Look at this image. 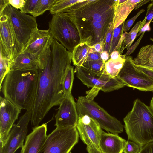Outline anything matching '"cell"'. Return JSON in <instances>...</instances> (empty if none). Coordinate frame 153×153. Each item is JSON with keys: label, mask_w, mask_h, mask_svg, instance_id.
Listing matches in <instances>:
<instances>
[{"label": "cell", "mask_w": 153, "mask_h": 153, "mask_svg": "<svg viewBox=\"0 0 153 153\" xmlns=\"http://www.w3.org/2000/svg\"><path fill=\"white\" fill-rule=\"evenodd\" d=\"M145 10L144 9H141L134 16L125 21L123 28V32H127V31H128L138 17Z\"/></svg>", "instance_id": "836d02e7"}, {"label": "cell", "mask_w": 153, "mask_h": 153, "mask_svg": "<svg viewBox=\"0 0 153 153\" xmlns=\"http://www.w3.org/2000/svg\"><path fill=\"white\" fill-rule=\"evenodd\" d=\"M53 39L49 29L43 30L36 28L32 30L22 52H28L38 58L39 55L52 44Z\"/></svg>", "instance_id": "2e32d148"}, {"label": "cell", "mask_w": 153, "mask_h": 153, "mask_svg": "<svg viewBox=\"0 0 153 153\" xmlns=\"http://www.w3.org/2000/svg\"><path fill=\"white\" fill-rule=\"evenodd\" d=\"M55 116L57 128L76 127L79 119L76 104L72 95L65 96Z\"/></svg>", "instance_id": "4fadbf2b"}, {"label": "cell", "mask_w": 153, "mask_h": 153, "mask_svg": "<svg viewBox=\"0 0 153 153\" xmlns=\"http://www.w3.org/2000/svg\"><path fill=\"white\" fill-rule=\"evenodd\" d=\"M76 127L82 140L91 142L98 149L100 136L103 131L98 124L87 115L79 117Z\"/></svg>", "instance_id": "9a60e30c"}, {"label": "cell", "mask_w": 153, "mask_h": 153, "mask_svg": "<svg viewBox=\"0 0 153 153\" xmlns=\"http://www.w3.org/2000/svg\"><path fill=\"white\" fill-rule=\"evenodd\" d=\"M38 78L37 70H10L2 82L0 91L4 97L21 109L31 111Z\"/></svg>", "instance_id": "3957f363"}, {"label": "cell", "mask_w": 153, "mask_h": 153, "mask_svg": "<svg viewBox=\"0 0 153 153\" xmlns=\"http://www.w3.org/2000/svg\"><path fill=\"white\" fill-rule=\"evenodd\" d=\"M148 6L147 10L146 16V23L152 21L153 19V0Z\"/></svg>", "instance_id": "74e56055"}, {"label": "cell", "mask_w": 153, "mask_h": 153, "mask_svg": "<svg viewBox=\"0 0 153 153\" xmlns=\"http://www.w3.org/2000/svg\"><path fill=\"white\" fill-rule=\"evenodd\" d=\"M25 0H9L10 4L15 8L21 10L23 7Z\"/></svg>", "instance_id": "d590c367"}, {"label": "cell", "mask_w": 153, "mask_h": 153, "mask_svg": "<svg viewBox=\"0 0 153 153\" xmlns=\"http://www.w3.org/2000/svg\"><path fill=\"white\" fill-rule=\"evenodd\" d=\"M91 47L93 48L96 52L100 53L103 51L102 45L101 43H97Z\"/></svg>", "instance_id": "ee69618b"}, {"label": "cell", "mask_w": 153, "mask_h": 153, "mask_svg": "<svg viewBox=\"0 0 153 153\" xmlns=\"http://www.w3.org/2000/svg\"><path fill=\"white\" fill-rule=\"evenodd\" d=\"M9 4V0H0V15L2 14L4 9Z\"/></svg>", "instance_id": "60d3db41"}, {"label": "cell", "mask_w": 153, "mask_h": 153, "mask_svg": "<svg viewBox=\"0 0 153 153\" xmlns=\"http://www.w3.org/2000/svg\"><path fill=\"white\" fill-rule=\"evenodd\" d=\"M132 61L137 66L153 71V45L142 47Z\"/></svg>", "instance_id": "44dd1931"}, {"label": "cell", "mask_w": 153, "mask_h": 153, "mask_svg": "<svg viewBox=\"0 0 153 153\" xmlns=\"http://www.w3.org/2000/svg\"><path fill=\"white\" fill-rule=\"evenodd\" d=\"M72 56V52L54 39L38 56L37 86L30 121L33 127L39 126L49 111L65 97L62 82Z\"/></svg>", "instance_id": "6da1fadb"}, {"label": "cell", "mask_w": 153, "mask_h": 153, "mask_svg": "<svg viewBox=\"0 0 153 153\" xmlns=\"http://www.w3.org/2000/svg\"><path fill=\"white\" fill-rule=\"evenodd\" d=\"M124 22L118 27L114 29L110 47L109 55L110 56L111 53L116 47L123 34V28Z\"/></svg>", "instance_id": "f546056e"}, {"label": "cell", "mask_w": 153, "mask_h": 153, "mask_svg": "<svg viewBox=\"0 0 153 153\" xmlns=\"http://www.w3.org/2000/svg\"><path fill=\"white\" fill-rule=\"evenodd\" d=\"M74 76V67L71 65L66 70L62 82V88L65 96L71 94Z\"/></svg>", "instance_id": "4316f807"}, {"label": "cell", "mask_w": 153, "mask_h": 153, "mask_svg": "<svg viewBox=\"0 0 153 153\" xmlns=\"http://www.w3.org/2000/svg\"><path fill=\"white\" fill-rule=\"evenodd\" d=\"M75 71L77 78L88 88L108 92L126 86L117 76L111 78L105 72L95 74L81 66H76Z\"/></svg>", "instance_id": "9c48e42d"}, {"label": "cell", "mask_w": 153, "mask_h": 153, "mask_svg": "<svg viewBox=\"0 0 153 153\" xmlns=\"http://www.w3.org/2000/svg\"><path fill=\"white\" fill-rule=\"evenodd\" d=\"M0 90L3 81L10 70V60L7 54L0 45Z\"/></svg>", "instance_id": "cb8c5ba5"}, {"label": "cell", "mask_w": 153, "mask_h": 153, "mask_svg": "<svg viewBox=\"0 0 153 153\" xmlns=\"http://www.w3.org/2000/svg\"><path fill=\"white\" fill-rule=\"evenodd\" d=\"M145 33V32L143 33L137 41L132 46L130 47L126 53L124 54L125 56H129L133 52L139 44Z\"/></svg>", "instance_id": "8d00e7d4"}, {"label": "cell", "mask_w": 153, "mask_h": 153, "mask_svg": "<svg viewBox=\"0 0 153 153\" xmlns=\"http://www.w3.org/2000/svg\"><path fill=\"white\" fill-rule=\"evenodd\" d=\"M86 0H56L49 10L50 13L53 15L63 12L69 7L75 4L82 2Z\"/></svg>", "instance_id": "484cf974"}, {"label": "cell", "mask_w": 153, "mask_h": 153, "mask_svg": "<svg viewBox=\"0 0 153 153\" xmlns=\"http://www.w3.org/2000/svg\"><path fill=\"white\" fill-rule=\"evenodd\" d=\"M150 40L153 42V38H150Z\"/></svg>", "instance_id": "c3c4849f"}, {"label": "cell", "mask_w": 153, "mask_h": 153, "mask_svg": "<svg viewBox=\"0 0 153 153\" xmlns=\"http://www.w3.org/2000/svg\"><path fill=\"white\" fill-rule=\"evenodd\" d=\"M105 62L102 59L86 61L82 66L91 72L97 74H101L105 72Z\"/></svg>", "instance_id": "83f0119b"}, {"label": "cell", "mask_w": 153, "mask_h": 153, "mask_svg": "<svg viewBox=\"0 0 153 153\" xmlns=\"http://www.w3.org/2000/svg\"><path fill=\"white\" fill-rule=\"evenodd\" d=\"M100 55L101 59L105 62L110 59L109 53L106 51H103L100 53Z\"/></svg>", "instance_id": "7bdbcfd3"}, {"label": "cell", "mask_w": 153, "mask_h": 153, "mask_svg": "<svg viewBox=\"0 0 153 153\" xmlns=\"http://www.w3.org/2000/svg\"><path fill=\"white\" fill-rule=\"evenodd\" d=\"M126 142L118 134L103 131L100 136L99 148L102 153H123Z\"/></svg>", "instance_id": "ac0fdd59"}, {"label": "cell", "mask_w": 153, "mask_h": 153, "mask_svg": "<svg viewBox=\"0 0 153 153\" xmlns=\"http://www.w3.org/2000/svg\"><path fill=\"white\" fill-rule=\"evenodd\" d=\"M0 45L8 55L10 64L22 53L23 48L16 37L10 20L7 15H0Z\"/></svg>", "instance_id": "7c38bea8"}, {"label": "cell", "mask_w": 153, "mask_h": 153, "mask_svg": "<svg viewBox=\"0 0 153 153\" xmlns=\"http://www.w3.org/2000/svg\"><path fill=\"white\" fill-rule=\"evenodd\" d=\"M122 55L120 51H114L111 54L110 59H118Z\"/></svg>", "instance_id": "f6af8a7d"}, {"label": "cell", "mask_w": 153, "mask_h": 153, "mask_svg": "<svg viewBox=\"0 0 153 153\" xmlns=\"http://www.w3.org/2000/svg\"><path fill=\"white\" fill-rule=\"evenodd\" d=\"M31 112L26 111L21 116L9 133L6 139L0 142V153H14L19 148H22L27 136Z\"/></svg>", "instance_id": "8fae6325"}, {"label": "cell", "mask_w": 153, "mask_h": 153, "mask_svg": "<svg viewBox=\"0 0 153 153\" xmlns=\"http://www.w3.org/2000/svg\"><path fill=\"white\" fill-rule=\"evenodd\" d=\"M47 129L46 123L33 127L27 136L20 153H39L47 137Z\"/></svg>", "instance_id": "e0dca14e"}, {"label": "cell", "mask_w": 153, "mask_h": 153, "mask_svg": "<svg viewBox=\"0 0 153 153\" xmlns=\"http://www.w3.org/2000/svg\"><path fill=\"white\" fill-rule=\"evenodd\" d=\"M150 0H143L142 2H140L138 3L136 7L135 8V10L137 9L140 7L141 6H142L143 5L145 4L146 3H148V2L150 1Z\"/></svg>", "instance_id": "bcb514c9"}, {"label": "cell", "mask_w": 153, "mask_h": 153, "mask_svg": "<svg viewBox=\"0 0 153 153\" xmlns=\"http://www.w3.org/2000/svg\"><path fill=\"white\" fill-rule=\"evenodd\" d=\"M76 104L79 117L88 115L108 133L118 134L123 131V126L121 122L88 96L79 97Z\"/></svg>", "instance_id": "8992f818"}, {"label": "cell", "mask_w": 153, "mask_h": 153, "mask_svg": "<svg viewBox=\"0 0 153 153\" xmlns=\"http://www.w3.org/2000/svg\"><path fill=\"white\" fill-rule=\"evenodd\" d=\"M117 0H86L70 7L81 43H102L113 24Z\"/></svg>", "instance_id": "7a4b0ae2"}, {"label": "cell", "mask_w": 153, "mask_h": 153, "mask_svg": "<svg viewBox=\"0 0 153 153\" xmlns=\"http://www.w3.org/2000/svg\"><path fill=\"white\" fill-rule=\"evenodd\" d=\"M56 0H39L33 11L30 14L36 17L42 15L46 11L50 10Z\"/></svg>", "instance_id": "f1b7e54d"}, {"label": "cell", "mask_w": 153, "mask_h": 153, "mask_svg": "<svg viewBox=\"0 0 153 153\" xmlns=\"http://www.w3.org/2000/svg\"><path fill=\"white\" fill-rule=\"evenodd\" d=\"M150 107L151 108L153 112V96L151 100Z\"/></svg>", "instance_id": "7dc6e473"}, {"label": "cell", "mask_w": 153, "mask_h": 153, "mask_svg": "<svg viewBox=\"0 0 153 153\" xmlns=\"http://www.w3.org/2000/svg\"><path fill=\"white\" fill-rule=\"evenodd\" d=\"M146 16L142 22L140 21L137 22L130 31L127 33L123 42V45L125 46V48H126L127 51L131 46L138 33L146 23Z\"/></svg>", "instance_id": "d4e9b609"}, {"label": "cell", "mask_w": 153, "mask_h": 153, "mask_svg": "<svg viewBox=\"0 0 153 153\" xmlns=\"http://www.w3.org/2000/svg\"><path fill=\"white\" fill-rule=\"evenodd\" d=\"M90 46L85 43H81L76 46L72 52V61L76 66H82L86 61Z\"/></svg>", "instance_id": "7402d4cb"}, {"label": "cell", "mask_w": 153, "mask_h": 153, "mask_svg": "<svg viewBox=\"0 0 153 153\" xmlns=\"http://www.w3.org/2000/svg\"><path fill=\"white\" fill-rule=\"evenodd\" d=\"M131 56H126L124 64L117 76L129 87L144 91H153V78L144 68L137 66L132 61Z\"/></svg>", "instance_id": "ba28073f"}, {"label": "cell", "mask_w": 153, "mask_h": 153, "mask_svg": "<svg viewBox=\"0 0 153 153\" xmlns=\"http://www.w3.org/2000/svg\"><path fill=\"white\" fill-rule=\"evenodd\" d=\"M100 53L96 52L93 48L90 47L87 61L101 60Z\"/></svg>", "instance_id": "e575fe53"}, {"label": "cell", "mask_w": 153, "mask_h": 153, "mask_svg": "<svg viewBox=\"0 0 153 153\" xmlns=\"http://www.w3.org/2000/svg\"><path fill=\"white\" fill-rule=\"evenodd\" d=\"M114 29L112 24L102 44L103 51L107 52L109 54Z\"/></svg>", "instance_id": "d6a6232c"}, {"label": "cell", "mask_w": 153, "mask_h": 153, "mask_svg": "<svg viewBox=\"0 0 153 153\" xmlns=\"http://www.w3.org/2000/svg\"><path fill=\"white\" fill-rule=\"evenodd\" d=\"M3 13L9 17L18 40L24 49L32 30L37 27L36 18L22 12L10 4L4 9Z\"/></svg>", "instance_id": "30bf717a"}, {"label": "cell", "mask_w": 153, "mask_h": 153, "mask_svg": "<svg viewBox=\"0 0 153 153\" xmlns=\"http://www.w3.org/2000/svg\"><path fill=\"white\" fill-rule=\"evenodd\" d=\"M48 26L53 38L68 51L72 52L75 47L81 43L70 7L63 12L52 15Z\"/></svg>", "instance_id": "5b68a950"}, {"label": "cell", "mask_w": 153, "mask_h": 153, "mask_svg": "<svg viewBox=\"0 0 153 153\" xmlns=\"http://www.w3.org/2000/svg\"><path fill=\"white\" fill-rule=\"evenodd\" d=\"M141 148L137 143L132 141H127L123 153H139Z\"/></svg>", "instance_id": "1f68e13d"}, {"label": "cell", "mask_w": 153, "mask_h": 153, "mask_svg": "<svg viewBox=\"0 0 153 153\" xmlns=\"http://www.w3.org/2000/svg\"><path fill=\"white\" fill-rule=\"evenodd\" d=\"M143 0H117L113 21L114 28L118 27L127 18L137 4Z\"/></svg>", "instance_id": "d6986e66"}, {"label": "cell", "mask_w": 153, "mask_h": 153, "mask_svg": "<svg viewBox=\"0 0 153 153\" xmlns=\"http://www.w3.org/2000/svg\"><path fill=\"white\" fill-rule=\"evenodd\" d=\"M79 137L76 127H56L47 135L39 153H70Z\"/></svg>", "instance_id": "52a82bcc"}, {"label": "cell", "mask_w": 153, "mask_h": 153, "mask_svg": "<svg viewBox=\"0 0 153 153\" xmlns=\"http://www.w3.org/2000/svg\"><path fill=\"white\" fill-rule=\"evenodd\" d=\"M39 0H25V4L20 11L24 13H32L35 9Z\"/></svg>", "instance_id": "4dcf8cb0"}, {"label": "cell", "mask_w": 153, "mask_h": 153, "mask_svg": "<svg viewBox=\"0 0 153 153\" xmlns=\"http://www.w3.org/2000/svg\"><path fill=\"white\" fill-rule=\"evenodd\" d=\"M38 64V58L36 56L28 52H23L11 64L10 70H37Z\"/></svg>", "instance_id": "ffe728a7"}, {"label": "cell", "mask_w": 153, "mask_h": 153, "mask_svg": "<svg viewBox=\"0 0 153 153\" xmlns=\"http://www.w3.org/2000/svg\"><path fill=\"white\" fill-rule=\"evenodd\" d=\"M123 121L128 140L137 143L141 148L153 142V112L150 106L135 99Z\"/></svg>", "instance_id": "277c9868"}, {"label": "cell", "mask_w": 153, "mask_h": 153, "mask_svg": "<svg viewBox=\"0 0 153 153\" xmlns=\"http://www.w3.org/2000/svg\"><path fill=\"white\" fill-rule=\"evenodd\" d=\"M151 21L148 22L145 24L143 27L139 31V33L137 35V37L138 36L140 35L146 31H149L151 30V28L150 27V24Z\"/></svg>", "instance_id": "b9f144b4"}, {"label": "cell", "mask_w": 153, "mask_h": 153, "mask_svg": "<svg viewBox=\"0 0 153 153\" xmlns=\"http://www.w3.org/2000/svg\"><path fill=\"white\" fill-rule=\"evenodd\" d=\"M85 144L87 146L86 149L88 153H102L100 150L90 141H87Z\"/></svg>", "instance_id": "f35d334b"}, {"label": "cell", "mask_w": 153, "mask_h": 153, "mask_svg": "<svg viewBox=\"0 0 153 153\" xmlns=\"http://www.w3.org/2000/svg\"><path fill=\"white\" fill-rule=\"evenodd\" d=\"M139 153H153V142L143 146L141 148Z\"/></svg>", "instance_id": "ab89813d"}, {"label": "cell", "mask_w": 153, "mask_h": 153, "mask_svg": "<svg viewBox=\"0 0 153 153\" xmlns=\"http://www.w3.org/2000/svg\"><path fill=\"white\" fill-rule=\"evenodd\" d=\"M126 56L122 55L117 59H110L105 62V72L110 77L113 78L117 76L124 64Z\"/></svg>", "instance_id": "603a6c76"}, {"label": "cell", "mask_w": 153, "mask_h": 153, "mask_svg": "<svg viewBox=\"0 0 153 153\" xmlns=\"http://www.w3.org/2000/svg\"><path fill=\"white\" fill-rule=\"evenodd\" d=\"M21 109L7 99L0 97V142L6 139Z\"/></svg>", "instance_id": "5bb4252c"}]
</instances>
